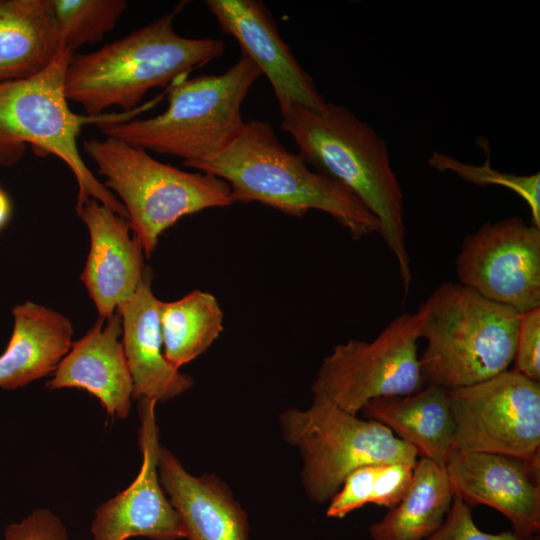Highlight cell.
Instances as JSON below:
<instances>
[{
  "instance_id": "cell-1",
  "label": "cell",
  "mask_w": 540,
  "mask_h": 540,
  "mask_svg": "<svg viewBox=\"0 0 540 540\" xmlns=\"http://www.w3.org/2000/svg\"><path fill=\"white\" fill-rule=\"evenodd\" d=\"M281 128L315 171L335 180L379 220L380 235L396 258L405 294L412 279L405 243L403 192L385 140L345 106L320 109L291 104L280 111Z\"/></svg>"
},
{
  "instance_id": "cell-2",
  "label": "cell",
  "mask_w": 540,
  "mask_h": 540,
  "mask_svg": "<svg viewBox=\"0 0 540 540\" xmlns=\"http://www.w3.org/2000/svg\"><path fill=\"white\" fill-rule=\"evenodd\" d=\"M188 167L224 180L234 203L258 202L293 217L322 211L357 240L380 232L379 220L355 195L311 170L299 154L280 142L266 121H246L226 149Z\"/></svg>"
},
{
  "instance_id": "cell-3",
  "label": "cell",
  "mask_w": 540,
  "mask_h": 540,
  "mask_svg": "<svg viewBox=\"0 0 540 540\" xmlns=\"http://www.w3.org/2000/svg\"><path fill=\"white\" fill-rule=\"evenodd\" d=\"M184 5L94 52L74 53L65 77L68 101L88 116L113 106L130 112L150 89L183 80L220 57L221 39L188 38L175 31L174 19Z\"/></svg>"
},
{
  "instance_id": "cell-4",
  "label": "cell",
  "mask_w": 540,
  "mask_h": 540,
  "mask_svg": "<svg viewBox=\"0 0 540 540\" xmlns=\"http://www.w3.org/2000/svg\"><path fill=\"white\" fill-rule=\"evenodd\" d=\"M262 75L245 54L222 74H205L171 84L168 107L155 117L103 123L106 137L134 147L183 159V165L209 160L241 133V107Z\"/></svg>"
},
{
  "instance_id": "cell-5",
  "label": "cell",
  "mask_w": 540,
  "mask_h": 540,
  "mask_svg": "<svg viewBox=\"0 0 540 540\" xmlns=\"http://www.w3.org/2000/svg\"><path fill=\"white\" fill-rule=\"evenodd\" d=\"M74 52L62 48L41 73L23 80L0 83V166L19 162L29 144L36 153L61 159L78 184L76 210L90 199L127 218L116 196L86 166L77 147V138L86 124L121 122L143 110L102 113L96 116L74 113L65 93V77Z\"/></svg>"
},
{
  "instance_id": "cell-6",
  "label": "cell",
  "mask_w": 540,
  "mask_h": 540,
  "mask_svg": "<svg viewBox=\"0 0 540 540\" xmlns=\"http://www.w3.org/2000/svg\"><path fill=\"white\" fill-rule=\"evenodd\" d=\"M420 358L426 385L453 390L490 379L514 361L519 313L459 282L441 284L422 304Z\"/></svg>"
},
{
  "instance_id": "cell-7",
  "label": "cell",
  "mask_w": 540,
  "mask_h": 540,
  "mask_svg": "<svg viewBox=\"0 0 540 540\" xmlns=\"http://www.w3.org/2000/svg\"><path fill=\"white\" fill-rule=\"evenodd\" d=\"M83 148L105 178L104 186L122 200L133 234L147 257L159 236L182 217L234 204L224 180L180 170L116 138L88 139Z\"/></svg>"
},
{
  "instance_id": "cell-8",
  "label": "cell",
  "mask_w": 540,
  "mask_h": 540,
  "mask_svg": "<svg viewBox=\"0 0 540 540\" xmlns=\"http://www.w3.org/2000/svg\"><path fill=\"white\" fill-rule=\"evenodd\" d=\"M283 439L302 457L301 482L318 504L330 501L346 476L371 464L416 463L419 456L381 423L359 418L327 398L314 396L305 410L289 408L279 416Z\"/></svg>"
},
{
  "instance_id": "cell-9",
  "label": "cell",
  "mask_w": 540,
  "mask_h": 540,
  "mask_svg": "<svg viewBox=\"0 0 540 540\" xmlns=\"http://www.w3.org/2000/svg\"><path fill=\"white\" fill-rule=\"evenodd\" d=\"M425 310L402 313L372 341L351 339L326 356L313 381L314 396L358 415L371 400L405 396L426 386L418 356Z\"/></svg>"
},
{
  "instance_id": "cell-10",
  "label": "cell",
  "mask_w": 540,
  "mask_h": 540,
  "mask_svg": "<svg viewBox=\"0 0 540 540\" xmlns=\"http://www.w3.org/2000/svg\"><path fill=\"white\" fill-rule=\"evenodd\" d=\"M447 391L455 424V452L540 457V382L508 369Z\"/></svg>"
},
{
  "instance_id": "cell-11",
  "label": "cell",
  "mask_w": 540,
  "mask_h": 540,
  "mask_svg": "<svg viewBox=\"0 0 540 540\" xmlns=\"http://www.w3.org/2000/svg\"><path fill=\"white\" fill-rule=\"evenodd\" d=\"M459 283L518 313L540 307V228L517 216L467 234L456 257Z\"/></svg>"
},
{
  "instance_id": "cell-12",
  "label": "cell",
  "mask_w": 540,
  "mask_h": 540,
  "mask_svg": "<svg viewBox=\"0 0 540 540\" xmlns=\"http://www.w3.org/2000/svg\"><path fill=\"white\" fill-rule=\"evenodd\" d=\"M156 401L138 400L141 468L133 482L113 498L101 504L91 524L92 540H127L145 537L151 540L185 538L181 518L172 506L160 482L158 460L159 428Z\"/></svg>"
},
{
  "instance_id": "cell-13",
  "label": "cell",
  "mask_w": 540,
  "mask_h": 540,
  "mask_svg": "<svg viewBox=\"0 0 540 540\" xmlns=\"http://www.w3.org/2000/svg\"><path fill=\"white\" fill-rule=\"evenodd\" d=\"M445 469L454 496L470 507L494 508L518 535H539L540 457L456 451Z\"/></svg>"
},
{
  "instance_id": "cell-14",
  "label": "cell",
  "mask_w": 540,
  "mask_h": 540,
  "mask_svg": "<svg viewBox=\"0 0 540 540\" xmlns=\"http://www.w3.org/2000/svg\"><path fill=\"white\" fill-rule=\"evenodd\" d=\"M221 30L236 39L273 88L279 110L291 104L320 109L326 100L281 38L276 22L258 0L204 2Z\"/></svg>"
},
{
  "instance_id": "cell-15",
  "label": "cell",
  "mask_w": 540,
  "mask_h": 540,
  "mask_svg": "<svg viewBox=\"0 0 540 540\" xmlns=\"http://www.w3.org/2000/svg\"><path fill=\"white\" fill-rule=\"evenodd\" d=\"M88 228L90 250L81 274L99 318L106 320L138 289L146 268L138 238L130 236V222L90 199L76 210Z\"/></svg>"
},
{
  "instance_id": "cell-16",
  "label": "cell",
  "mask_w": 540,
  "mask_h": 540,
  "mask_svg": "<svg viewBox=\"0 0 540 540\" xmlns=\"http://www.w3.org/2000/svg\"><path fill=\"white\" fill-rule=\"evenodd\" d=\"M122 320L116 311L98 318L93 327L72 343L46 388L85 390L99 400L111 418L125 419L133 400V382L122 343Z\"/></svg>"
},
{
  "instance_id": "cell-17",
  "label": "cell",
  "mask_w": 540,
  "mask_h": 540,
  "mask_svg": "<svg viewBox=\"0 0 540 540\" xmlns=\"http://www.w3.org/2000/svg\"><path fill=\"white\" fill-rule=\"evenodd\" d=\"M146 268L135 294L117 308L122 320V346L133 382V400H170L194 385V380L164 356L160 301L152 291Z\"/></svg>"
},
{
  "instance_id": "cell-18",
  "label": "cell",
  "mask_w": 540,
  "mask_h": 540,
  "mask_svg": "<svg viewBox=\"0 0 540 540\" xmlns=\"http://www.w3.org/2000/svg\"><path fill=\"white\" fill-rule=\"evenodd\" d=\"M158 473L181 518L187 540H249L247 513L230 488L215 475L190 474L162 445Z\"/></svg>"
},
{
  "instance_id": "cell-19",
  "label": "cell",
  "mask_w": 540,
  "mask_h": 540,
  "mask_svg": "<svg viewBox=\"0 0 540 540\" xmlns=\"http://www.w3.org/2000/svg\"><path fill=\"white\" fill-rule=\"evenodd\" d=\"M14 325L0 355V389L13 390L51 374L69 352L73 327L61 313L26 301L12 310Z\"/></svg>"
},
{
  "instance_id": "cell-20",
  "label": "cell",
  "mask_w": 540,
  "mask_h": 540,
  "mask_svg": "<svg viewBox=\"0 0 540 540\" xmlns=\"http://www.w3.org/2000/svg\"><path fill=\"white\" fill-rule=\"evenodd\" d=\"M361 413L364 419L390 429L419 457L443 467L455 452V424L448 391L443 387L427 384L410 395L376 398Z\"/></svg>"
},
{
  "instance_id": "cell-21",
  "label": "cell",
  "mask_w": 540,
  "mask_h": 540,
  "mask_svg": "<svg viewBox=\"0 0 540 540\" xmlns=\"http://www.w3.org/2000/svg\"><path fill=\"white\" fill-rule=\"evenodd\" d=\"M62 48L52 0H0V83L41 73Z\"/></svg>"
},
{
  "instance_id": "cell-22",
  "label": "cell",
  "mask_w": 540,
  "mask_h": 540,
  "mask_svg": "<svg viewBox=\"0 0 540 540\" xmlns=\"http://www.w3.org/2000/svg\"><path fill=\"white\" fill-rule=\"evenodd\" d=\"M453 499L445 467L419 457L409 490L369 534L372 540H425L442 525Z\"/></svg>"
},
{
  "instance_id": "cell-23",
  "label": "cell",
  "mask_w": 540,
  "mask_h": 540,
  "mask_svg": "<svg viewBox=\"0 0 540 540\" xmlns=\"http://www.w3.org/2000/svg\"><path fill=\"white\" fill-rule=\"evenodd\" d=\"M216 297L195 290L179 300L160 301V327L167 361L177 369L204 353L223 331Z\"/></svg>"
},
{
  "instance_id": "cell-24",
  "label": "cell",
  "mask_w": 540,
  "mask_h": 540,
  "mask_svg": "<svg viewBox=\"0 0 540 540\" xmlns=\"http://www.w3.org/2000/svg\"><path fill=\"white\" fill-rule=\"evenodd\" d=\"M62 47L101 41L127 9L125 0H52Z\"/></svg>"
},
{
  "instance_id": "cell-25",
  "label": "cell",
  "mask_w": 540,
  "mask_h": 540,
  "mask_svg": "<svg viewBox=\"0 0 540 540\" xmlns=\"http://www.w3.org/2000/svg\"><path fill=\"white\" fill-rule=\"evenodd\" d=\"M428 163L439 172H451L471 184L498 185L510 189L527 203L532 225L540 228V173L531 175L504 173L494 169L490 165L489 158L482 165H473L436 151L432 153Z\"/></svg>"
},
{
  "instance_id": "cell-26",
  "label": "cell",
  "mask_w": 540,
  "mask_h": 540,
  "mask_svg": "<svg viewBox=\"0 0 540 540\" xmlns=\"http://www.w3.org/2000/svg\"><path fill=\"white\" fill-rule=\"evenodd\" d=\"M425 540H539V535L525 537L512 530L501 533L484 532L475 524L471 507L458 496H454L444 522Z\"/></svg>"
},
{
  "instance_id": "cell-27",
  "label": "cell",
  "mask_w": 540,
  "mask_h": 540,
  "mask_svg": "<svg viewBox=\"0 0 540 540\" xmlns=\"http://www.w3.org/2000/svg\"><path fill=\"white\" fill-rule=\"evenodd\" d=\"M513 370L540 382V307L519 313Z\"/></svg>"
},
{
  "instance_id": "cell-28",
  "label": "cell",
  "mask_w": 540,
  "mask_h": 540,
  "mask_svg": "<svg viewBox=\"0 0 540 540\" xmlns=\"http://www.w3.org/2000/svg\"><path fill=\"white\" fill-rule=\"evenodd\" d=\"M415 465L404 461L378 464L370 504L395 507L410 488Z\"/></svg>"
},
{
  "instance_id": "cell-29",
  "label": "cell",
  "mask_w": 540,
  "mask_h": 540,
  "mask_svg": "<svg viewBox=\"0 0 540 540\" xmlns=\"http://www.w3.org/2000/svg\"><path fill=\"white\" fill-rule=\"evenodd\" d=\"M3 540H69L60 518L48 509H36L20 522L9 524Z\"/></svg>"
},
{
  "instance_id": "cell-30",
  "label": "cell",
  "mask_w": 540,
  "mask_h": 540,
  "mask_svg": "<svg viewBox=\"0 0 540 540\" xmlns=\"http://www.w3.org/2000/svg\"><path fill=\"white\" fill-rule=\"evenodd\" d=\"M12 201L8 193L0 187V232L7 226L12 216Z\"/></svg>"
}]
</instances>
